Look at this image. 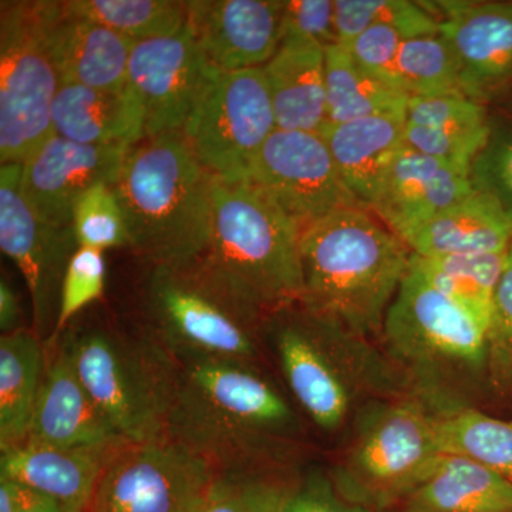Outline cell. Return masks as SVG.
<instances>
[{
	"label": "cell",
	"mask_w": 512,
	"mask_h": 512,
	"mask_svg": "<svg viewBox=\"0 0 512 512\" xmlns=\"http://www.w3.org/2000/svg\"><path fill=\"white\" fill-rule=\"evenodd\" d=\"M177 380L168 439L190 448L215 471L259 467L269 441L291 436L298 420L254 363L174 356Z\"/></svg>",
	"instance_id": "1"
},
{
	"label": "cell",
	"mask_w": 512,
	"mask_h": 512,
	"mask_svg": "<svg viewBox=\"0 0 512 512\" xmlns=\"http://www.w3.org/2000/svg\"><path fill=\"white\" fill-rule=\"evenodd\" d=\"M285 512H372L366 505L353 503L339 493L332 478L309 474L286 503Z\"/></svg>",
	"instance_id": "44"
},
{
	"label": "cell",
	"mask_w": 512,
	"mask_h": 512,
	"mask_svg": "<svg viewBox=\"0 0 512 512\" xmlns=\"http://www.w3.org/2000/svg\"><path fill=\"white\" fill-rule=\"evenodd\" d=\"M325 82L330 124L406 113L409 97L362 69L343 46L325 50Z\"/></svg>",
	"instance_id": "30"
},
{
	"label": "cell",
	"mask_w": 512,
	"mask_h": 512,
	"mask_svg": "<svg viewBox=\"0 0 512 512\" xmlns=\"http://www.w3.org/2000/svg\"><path fill=\"white\" fill-rule=\"evenodd\" d=\"M406 123L440 130H474L490 126L484 104L464 93L412 97L407 101Z\"/></svg>",
	"instance_id": "41"
},
{
	"label": "cell",
	"mask_w": 512,
	"mask_h": 512,
	"mask_svg": "<svg viewBox=\"0 0 512 512\" xmlns=\"http://www.w3.org/2000/svg\"><path fill=\"white\" fill-rule=\"evenodd\" d=\"M20 303L15 291L10 288L8 282L2 279L0 282V329L3 335L15 332L19 328Z\"/></svg>",
	"instance_id": "46"
},
{
	"label": "cell",
	"mask_w": 512,
	"mask_h": 512,
	"mask_svg": "<svg viewBox=\"0 0 512 512\" xmlns=\"http://www.w3.org/2000/svg\"><path fill=\"white\" fill-rule=\"evenodd\" d=\"M106 259L104 252L79 247L70 256L60 288L56 333L63 332L80 311L96 302L104 293ZM55 333V335H56Z\"/></svg>",
	"instance_id": "37"
},
{
	"label": "cell",
	"mask_w": 512,
	"mask_h": 512,
	"mask_svg": "<svg viewBox=\"0 0 512 512\" xmlns=\"http://www.w3.org/2000/svg\"><path fill=\"white\" fill-rule=\"evenodd\" d=\"M488 377L500 392L512 390V244L494 295L488 329Z\"/></svg>",
	"instance_id": "40"
},
{
	"label": "cell",
	"mask_w": 512,
	"mask_h": 512,
	"mask_svg": "<svg viewBox=\"0 0 512 512\" xmlns=\"http://www.w3.org/2000/svg\"><path fill=\"white\" fill-rule=\"evenodd\" d=\"M76 244L72 228L47 224L23 194L22 164H3L0 170V248L25 276L32 296L35 332L42 338L57 286L62 288Z\"/></svg>",
	"instance_id": "14"
},
{
	"label": "cell",
	"mask_w": 512,
	"mask_h": 512,
	"mask_svg": "<svg viewBox=\"0 0 512 512\" xmlns=\"http://www.w3.org/2000/svg\"><path fill=\"white\" fill-rule=\"evenodd\" d=\"M363 338L316 318L291 320L278 329L276 352L293 396L323 430H338L349 417L362 387L397 389L382 359L363 346Z\"/></svg>",
	"instance_id": "8"
},
{
	"label": "cell",
	"mask_w": 512,
	"mask_h": 512,
	"mask_svg": "<svg viewBox=\"0 0 512 512\" xmlns=\"http://www.w3.org/2000/svg\"><path fill=\"white\" fill-rule=\"evenodd\" d=\"M406 113L382 114L322 131L340 177L360 207L370 210L384 175L404 146Z\"/></svg>",
	"instance_id": "25"
},
{
	"label": "cell",
	"mask_w": 512,
	"mask_h": 512,
	"mask_svg": "<svg viewBox=\"0 0 512 512\" xmlns=\"http://www.w3.org/2000/svg\"><path fill=\"white\" fill-rule=\"evenodd\" d=\"M406 503L421 512H512V484L476 460L441 453Z\"/></svg>",
	"instance_id": "27"
},
{
	"label": "cell",
	"mask_w": 512,
	"mask_h": 512,
	"mask_svg": "<svg viewBox=\"0 0 512 512\" xmlns=\"http://www.w3.org/2000/svg\"><path fill=\"white\" fill-rule=\"evenodd\" d=\"M211 69L188 25L180 35L134 43L128 84L143 104L146 137L183 131Z\"/></svg>",
	"instance_id": "15"
},
{
	"label": "cell",
	"mask_w": 512,
	"mask_h": 512,
	"mask_svg": "<svg viewBox=\"0 0 512 512\" xmlns=\"http://www.w3.org/2000/svg\"><path fill=\"white\" fill-rule=\"evenodd\" d=\"M60 345L121 439L128 444L167 439L177 362L163 343L92 328L70 330Z\"/></svg>",
	"instance_id": "6"
},
{
	"label": "cell",
	"mask_w": 512,
	"mask_h": 512,
	"mask_svg": "<svg viewBox=\"0 0 512 512\" xmlns=\"http://www.w3.org/2000/svg\"><path fill=\"white\" fill-rule=\"evenodd\" d=\"M28 440L63 448L128 444L80 382L62 345L46 365Z\"/></svg>",
	"instance_id": "21"
},
{
	"label": "cell",
	"mask_w": 512,
	"mask_h": 512,
	"mask_svg": "<svg viewBox=\"0 0 512 512\" xmlns=\"http://www.w3.org/2000/svg\"><path fill=\"white\" fill-rule=\"evenodd\" d=\"M121 446L63 448L26 439L3 448L0 478L33 488L66 510L87 512L104 468Z\"/></svg>",
	"instance_id": "22"
},
{
	"label": "cell",
	"mask_w": 512,
	"mask_h": 512,
	"mask_svg": "<svg viewBox=\"0 0 512 512\" xmlns=\"http://www.w3.org/2000/svg\"><path fill=\"white\" fill-rule=\"evenodd\" d=\"M458 64L461 92L485 100L512 86V2H426Z\"/></svg>",
	"instance_id": "16"
},
{
	"label": "cell",
	"mask_w": 512,
	"mask_h": 512,
	"mask_svg": "<svg viewBox=\"0 0 512 512\" xmlns=\"http://www.w3.org/2000/svg\"><path fill=\"white\" fill-rule=\"evenodd\" d=\"M382 512H421L416 510H410V508H403V510H387Z\"/></svg>",
	"instance_id": "47"
},
{
	"label": "cell",
	"mask_w": 512,
	"mask_h": 512,
	"mask_svg": "<svg viewBox=\"0 0 512 512\" xmlns=\"http://www.w3.org/2000/svg\"><path fill=\"white\" fill-rule=\"evenodd\" d=\"M302 227L249 183L212 177L210 244L198 264L252 315L302 301Z\"/></svg>",
	"instance_id": "5"
},
{
	"label": "cell",
	"mask_w": 512,
	"mask_h": 512,
	"mask_svg": "<svg viewBox=\"0 0 512 512\" xmlns=\"http://www.w3.org/2000/svg\"><path fill=\"white\" fill-rule=\"evenodd\" d=\"M52 124L57 136L84 146L128 148L146 138V114L130 84L123 90L62 84Z\"/></svg>",
	"instance_id": "24"
},
{
	"label": "cell",
	"mask_w": 512,
	"mask_h": 512,
	"mask_svg": "<svg viewBox=\"0 0 512 512\" xmlns=\"http://www.w3.org/2000/svg\"><path fill=\"white\" fill-rule=\"evenodd\" d=\"M512 218L491 198L473 191L404 239L419 256L476 255L507 251Z\"/></svg>",
	"instance_id": "26"
},
{
	"label": "cell",
	"mask_w": 512,
	"mask_h": 512,
	"mask_svg": "<svg viewBox=\"0 0 512 512\" xmlns=\"http://www.w3.org/2000/svg\"><path fill=\"white\" fill-rule=\"evenodd\" d=\"M275 130L264 67L224 72L212 66L183 134L212 177L248 183L259 151Z\"/></svg>",
	"instance_id": "11"
},
{
	"label": "cell",
	"mask_w": 512,
	"mask_h": 512,
	"mask_svg": "<svg viewBox=\"0 0 512 512\" xmlns=\"http://www.w3.org/2000/svg\"><path fill=\"white\" fill-rule=\"evenodd\" d=\"M43 16L47 45L62 84L126 89L136 40L77 15L67 2H43Z\"/></svg>",
	"instance_id": "20"
},
{
	"label": "cell",
	"mask_w": 512,
	"mask_h": 512,
	"mask_svg": "<svg viewBox=\"0 0 512 512\" xmlns=\"http://www.w3.org/2000/svg\"><path fill=\"white\" fill-rule=\"evenodd\" d=\"M161 343L173 356L254 363L256 316L228 295L197 261L157 266L148 286Z\"/></svg>",
	"instance_id": "10"
},
{
	"label": "cell",
	"mask_w": 512,
	"mask_h": 512,
	"mask_svg": "<svg viewBox=\"0 0 512 512\" xmlns=\"http://www.w3.org/2000/svg\"><path fill=\"white\" fill-rule=\"evenodd\" d=\"M508 249L491 254L430 258L412 254L410 268L488 330Z\"/></svg>",
	"instance_id": "29"
},
{
	"label": "cell",
	"mask_w": 512,
	"mask_h": 512,
	"mask_svg": "<svg viewBox=\"0 0 512 512\" xmlns=\"http://www.w3.org/2000/svg\"><path fill=\"white\" fill-rule=\"evenodd\" d=\"M276 128L320 134L328 126L325 49L285 30L281 46L264 66Z\"/></svg>",
	"instance_id": "23"
},
{
	"label": "cell",
	"mask_w": 512,
	"mask_h": 512,
	"mask_svg": "<svg viewBox=\"0 0 512 512\" xmlns=\"http://www.w3.org/2000/svg\"><path fill=\"white\" fill-rule=\"evenodd\" d=\"M0 512H72L33 488L0 478Z\"/></svg>",
	"instance_id": "45"
},
{
	"label": "cell",
	"mask_w": 512,
	"mask_h": 512,
	"mask_svg": "<svg viewBox=\"0 0 512 512\" xmlns=\"http://www.w3.org/2000/svg\"><path fill=\"white\" fill-rule=\"evenodd\" d=\"M380 333L394 369L433 416L471 409L490 383L488 330L410 266Z\"/></svg>",
	"instance_id": "3"
},
{
	"label": "cell",
	"mask_w": 512,
	"mask_h": 512,
	"mask_svg": "<svg viewBox=\"0 0 512 512\" xmlns=\"http://www.w3.org/2000/svg\"><path fill=\"white\" fill-rule=\"evenodd\" d=\"M126 147L84 146L53 133L22 163L23 194L56 228H72L73 208L99 183H116Z\"/></svg>",
	"instance_id": "17"
},
{
	"label": "cell",
	"mask_w": 512,
	"mask_h": 512,
	"mask_svg": "<svg viewBox=\"0 0 512 512\" xmlns=\"http://www.w3.org/2000/svg\"><path fill=\"white\" fill-rule=\"evenodd\" d=\"M40 336L18 329L0 339V450L28 439L46 372Z\"/></svg>",
	"instance_id": "28"
},
{
	"label": "cell",
	"mask_w": 512,
	"mask_h": 512,
	"mask_svg": "<svg viewBox=\"0 0 512 512\" xmlns=\"http://www.w3.org/2000/svg\"><path fill=\"white\" fill-rule=\"evenodd\" d=\"M248 183L271 198L302 231L333 212L360 207L322 134L276 128L259 151Z\"/></svg>",
	"instance_id": "13"
},
{
	"label": "cell",
	"mask_w": 512,
	"mask_h": 512,
	"mask_svg": "<svg viewBox=\"0 0 512 512\" xmlns=\"http://www.w3.org/2000/svg\"><path fill=\"white\" fill-rule=\"evenodd\" d=\"M412 252L366 208L333 212L302 231V305L357 338L382 332Z\"/></svg>",
	"instance_id": "2"
},
{
	"label": "cell",
	"mask_w": 512,
	"mask_h": 512,
	"mask_svg": "<svg viewBox=\"0 0 512 512\" xmlns=\"http://www.w3.org/2000/svg\"><path fill=\"white\" fill-rule=\"evenodd\" d=\"M473 191L466 171L403 146L384 175L370 211L404 242Z\"/></svg>",
	"instance_id": "19"
},
{
	"label": "cell",
	"mask_w": 512,
	"mask_h": 512,
	"mask_svg": "<svg viewBox=\"0 0 512 512\" xmlns=\"http://www.w3.org/2000/svg\"><path fill=\"white\" fill-rule=\"evenodd\" d=\"M490 126L474 130H440L406 123L404 147L460 168L470 175L471 164L487 143Z\"/></svg>",
	"instance_id": "39"
},
{
	"label": "cell",
	"mask_w": 512,
	"mask_h": 512,
	"mask_svg": "<svg viewBox=\"0 0 512 512\" xmlns=\"http://www.w3.org/2000/svg\"><path fill=\"white\" fill-rule=\"evenodd\" d=\"M215 473L168 437L124 444L104 468L87 512H200Z\"/></svg>",
	"instance_id": "12"
},
{
	"label": "cell",
	"mask_w": 512,
	"mask_h": 512,
	"mask_svg": "<svg viewBox=\"0 0 512 512\" xmlns=\"http://www.w3.org/2000/svg\"><path fill=\"white\" fill-rule=\"evenodd\" d=\"M113 188L126 215L130 247L154 268L190 265L207 251L212 175L183 131L128 147Z\"/></svg>",
	"instance_id": "4"
},
{
	"label": "cell",
	"mask_w": 512,
	"mask_h": 512,
	"mask_svg": "<svg viewBox=\"0 0 512 512\" xmlns=\"http://www.w3.org/2000/svg\"><path fill=\"white\" fill-rule=\"evenodd\" d=\"M470 183L512 218V130L491 127L487 143L474 158Z\"/></svg>",
	"instance_id": "38"
},
{
	"label": "cell",
	"mask_w": 512,
	"mask_h": 512,
	"mask_svg": "<svg viewBox=\"0 0 512 512\" xmlns=\"http://www.w3.org/2000/svg\"><path fill=\"white\" fill-rule=\"evenodd\" d=\"M440 454L436 416L416 399L383 400L359 420L332 481L353 503L387 511L406 503Z\"/></svg>",
	"instance_id": "7"
},
{
	"label": "cell",
	"mask_w": 512,
	"mask_h": 512,
	"mask_svg": "<svg viewBox=\"0 0 512 512\" xmlns=\"http://www.w3.org/2000/svg\"><path fill=\"white\" fill-rule=\"evenodd\" d=\"M293 490L261 468L217 471L200 512H285Z\"/></svg>",
	"instance_id": "35"
},
{
	"label": "cell",
	"mask_w": 512,
	"mask_h": 512,
	"mask_svg": "<svg viewBox=\"0 0 512 512\" xmlns=\"http://www.w3.org/2000/svg\"><path fill=\"white\" fill-rule=\"evenodd\" d=\"M285 30L308 37L325 50L339 45L335 0H286Z\"/></svg>",
	"instance_id": "43"
},
{
	"label": "cell",
	"mask_w": 512,
	"mask_h": 512,
	"mask_svg": "<svg viewBox=\"0 0 512 512\" xmlns=\"http://www.w3.org/2000/svg\"><path fill=\"white\" fill-rule=\"evenodd\" d=\"M59 73L47 45L43 2H2L0 160L22 164L52 136Z\"/></svg>",
	"instance_id": "9"
},
{
	"label": "cell",
	"mask_w": 512,
	"mask_h": 512,
	"mask_svg": "<svg viewBox=\"0 0 512 512\" xmlns=\"http://www.w3.org/2000/svg\"><path fill=\"white\" fill-rule=\"evenodd\" d=\"M404 40H407L406 37L397 29L389 26H372L356 36L348 46L343 47L362 69L400 92L397 89L394 67Z\"/></svg>",
	"instance_id": "42"
},
{
	"label": "cell",
	"mask_w": 512,
	"mask_h": 512,
	"mask_svg": "<svg viewBox=\"0 0 512 512\" xmlns=\"http://www.w3.org/2000/svg\"><path fill=\"white\" fill-rule=\"evenodd\" d=\"M441 453L476 460L512 484V421L494 419L480 410L437 417Z\"/></svg>",
	"instance_id": "31"
},
{
	"label": "cell",
	"mask_w": 512,
	"mask_h": 512,
	"mask_svg": "<svg viewBox=\"0 0 512 512\" xmlns=\"http://www.w3.org/2000/svg\"><path fill=\"white\" fill-rule=\"evenodd\" d=\"M72 229L82 248L104 252L130 247L126 215L111 184L99 183L84 192L73 208Z\"/></svg>",
	"instance_id": "36"
},
{
	"label": "cell",
	"mask_w": 512,
	"mask_h": 512,
	"mask_svg": "<svg viewBox=\"0 0 512 512\" xmlns=\"http://www.w3.org/2000/svg\"><path fill=\"white\" fill-rule=\"evenodd\" d=\"M339 45L348 46L372 26H389L406 39L437 35L440 22L426 2L409 0H335Z\"/></svg>",
	"instance_id": "34"
},
{
	"label": "cell",
	"mask_w": 512,
	"mask_h": 512,
	"mask_svg": "<svg viewBox=\"0 0 512 512\" xmlns=\"http://www.w3.org/2000/svg\"><path fill=\"white\" fill-rule=\"evenodd\" d=\"M188 28L215 69L237 72L264 67L281 46L284 2L192 0Z\"/></svg>",
	"instance_id": "18"
},
{
	"label": "cell",
	"mask_w": 512,
	"mask_h": 512,
	"mask_svg": "<svg viewBox=\"0 0 512 512\" xmlns=\"http://www.w3.org/2000/svg\"><path fill=\"white\" fill-rule=\"evenodd\" d=\"M394 72L397 89L409 99L463 93L456 56L440 33L404 40Z\"/></svg>",
	"instance_id": "33"
},
{
	"label": "cell",
	"mask_w": 512,
	"mask_h": 512,
	"mask_svg": "<svg viewBox=\"0 0 512 512\" xmlns=\"http://www.w3.org/2000/svg\"><path fill=\"white\" fill-rule=\"evenodd\" d=\"M77 15L136 40L180 35L188 25V2L175 0H72Z\"/></svg>",
	"instance_id": "32"
}]
</instances>
